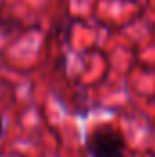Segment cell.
Segmentation results:
<instances>
[{"label":"cell","mask_w":155,"mask_h":157,"mask_svg":"<svg viewBox=\"0 0 155 157\" xmlns=\"http://www.w3.org/2000/svg\"><path fill=\"white\" fill-rule=\"evenodd\" d=\"M84 144L89 157H126V139L112 124H97L86 132Z\"/></svg>","instance_id":"obj_1"},{"label":"cell","mask_w":155,"mask_h":157,"mask_svg":"<svg viewBox=\"0 0 155 157\" xmlns=\"http://www.w3.org/2000/svg\"><path fill=\"white\" fill-rule=\"evenodd\" d=\"M4 133H6V121L4 117H0V139L4 137Z\"/></svg>","instance_id":"obj_2"}]
</instances>
